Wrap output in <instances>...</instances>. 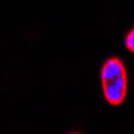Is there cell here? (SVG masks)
<instances>
[{
	"label": "cell",
	"mask_w": 134,
	"mask_h": 134,
	"mask_svg": "<svg viewBox=\"0 0 134 134\" xmlns=\"http://www.w3.org/2000/svg\"><path fill=\"white\" fill-rule=\"evenodd\" d=\"M125 46L129 51L134 52V30H131L129 34H127V36L125 39Z\"/></svg>",
	"instance_id": "2"
},
{
	"label": "cell",
	"mask_w": 134,
	"mask_h": 134,
	"mask_svg": "<svg viewBox=\"0 0 134 134\" xmlns=\"http://www.w3.org/2000/svg\"><path fill=\"white\" fill-rule=\"evenodd\" d=\"M103 95L110 105H121L126 98L127 75L125 66L119 59L111 58L105 62L100 70Z\"/></svg>",
	"instance_id": "1"
}]
</instances>
